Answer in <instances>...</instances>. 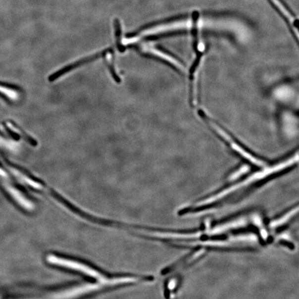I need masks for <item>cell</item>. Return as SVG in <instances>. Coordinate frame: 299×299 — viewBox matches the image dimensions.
Masks as SVG:
<instances>
[{
	"label": "cell",
	"instance_id": "cell-2",
	"mask_svg": "<svg viewBox=\"0 0 299 299\" xmlns=\"http://www.w3.org/2000/svg\"><path fill=\"white\" fill-rule=\"evenodd\" d=\"M100 288L101 287L97 284L84 285V286L77 287L73 289L66 290L62 293L55 294V295H52L51 299H71L74 297L81 296V295L90 293V292L100 289Z\"/></svg>",
	"mask_w": 299,
	"mask_h": 299
},
{
	"label": "cell",
	"instance_id": "cell-4",
	"mask_svg": "<svg viewBox=\"0 0 299 299\" xmlns=\"http://www.w3.org/2000/svg\"><path fill=\"white\" fill-rule=\"evenodd\" d=\"M3 186H4V188L6 189V191H8V194L13 197V199L21 206H22L25 209L29 210V211H32L33 209H34V205L30 201L28 200L27 198L24 197L20 191L15 189V188L7 184H5Z\"/></svg>",
	"mask_w": 299,
	"mask_h": 299
},
{
	"label": "cell",
	"instance_id": "cell-3",
	"mask_svg": "<svg viewBox=\"0 0 299 299\" xmlns=\"http://www.w3.org/2000/svg\"><path fill=\"white\" fill-rule=\"evenodd\" d=\"M272 2L273 6L275 7L276 9L281 14L285 20L289 23L290 29L292 33H294V37L298 41V35L295 32V29L297 30V22H295V15L292 13L291 10L288 8L281 0H269Z\"/></svg>",
	"mask_w": 299,
	"mask_h": 299
},
{
	"label": "cell",
	"instance_id": "cell-1",
	"mask_svg": "<svg viewBox=\"0 0 299 299\" xmlns=\"http://www.w3.org/2000/svg\"><path fill=\"white\" fill-rule=\"evenodd\" d=\"M47 260L53 265L60 266V267H67V268L74 269L91 276L92 278L98 280L100 284L105 286H115V285L124 284V283H135L138 281V279L132 277L117 278V279H108L102 276L101 274L92 269L88 266L82 264L81 262L74 261L55 255H50L47 258Z\"/></svg>",
	"mask_w": 299,
	"mask_h": 299
}]
</instances>
